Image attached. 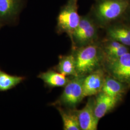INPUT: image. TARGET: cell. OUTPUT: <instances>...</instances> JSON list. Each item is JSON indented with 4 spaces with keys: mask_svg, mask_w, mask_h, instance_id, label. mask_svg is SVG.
Instances as JSON below:
<instances>
[{
    "mask_svg": "<svg viewBox=\"0 0 130 130\" xmlns=\"http://www.w3.org/2000/svg\"><path fill=\"white\" fill-rule=\"evenodd\" d=\"M85 76L73 77L64 86L65 88L59 98L54 105L75 109L84 99L83 83Z\"/></svg>",
    "mask_w": 130,
    "mask_h": 130,
    "instance_id": "5",
    "label": "cell"
},
{
    "mask_svg": "<svg viewBox=\"0 0 130 130\" xmlns=\"http://www.w3.org/2000/svg\"><path fill=\"white\" fill-rule=\"evenodd\" d=\"M74 49L78 75L86 76L99 68L102 63L103 51L96 42Z\"/></svg>",
    "mask_w": 130,
    "mask_h": 130,
    "instance_id": "1",
    "label": "cell"
},
{
    "mask_svg": "<svg viewBox=\"0 0 130 130\" xmlns=\"http://www.w3.org/2000/svg\"><path fill=\"white\" fill-rule=\"evenodd\" d=\"M106 69L111 76L125 84H130V53L115 58H106Z\"/></svg>",
    "mask_w": 130,
    "mask_h": 130,
    "instance_id": "6",
    "label": "cell"
},
{
    "mask_svg": "<svg viewBox=\"0 0 130 130\" xmlns=\"http://www.w3.org/2000/svg\"><path fill=\"white\" fill-rule=\"evenodd\" d=\"M94 101L90 98L84 108L80 110H76L80 130H96L99 121L94 114Z\"/></svg>",
    "mask_w": 130,
    "mask_h": 130,
    "instance_id": "9",
    "label": "cell"
},
{
    "mask_svg": "<svg viewBox=\"0 0 130 130\" xmlns=\"http://www.w3.org/2000/svg\"><path fill=\"white\" fill-rule=\"evenodd\" d=\"M121 98L113 97L102 92L97 94L94 101V114L98 121L116 106Z\"/></svg>",
    "mask_w": 130,
    "mask_h": 130,
    "instance_id": "10",
    "label": "cell"
},
{
    "mask_svg": "<svg viewBox=\"0 0 130 130\" xmlns=\"http://www.w3.org/2000/svg\"><path fill=\"white\" fill-rule=\"evenodd\" d=\"M128 46L123 44L119 47L112 49H104V54L106 56V58H115L123 55L129 52Z\"/></svg>",
    "mask_w": 130,
    "mask_h": 130,
    "instance_id": "17",
    "label": "cell"
},
{
    "mask_svg": "<svg viewBox=\"0 0 130 130\" xmlns=\"http://www.w3.org/2000/svg\"><path fill=\"white\" fill-rule=\"evenodd\" d=\"M2 26H2V25H1V24H0V28L2 27Z\"/></svg>",
    "mask_w": 130,
    "mask_h": 130,
    "instance_id": "18",
    "label": "cell"
},
{
    "mask_svg": "<svg viewBox=\"0 0 130 130\" xmlns=\"http://www.w3.org/2000/svg\"><path fill=\"white\" fill-rule=\"evenodd\" d=\"M105 75L99 68L85 76L83 83L84 98L96 95L102 91Z\"/></svg>",
    "mask_w": 130,
    "mask_h": 130,
    "instance_id": "8",
    "label": "cell"
},
{
    "mask_svg": "<svg viewBox=\"0 0 130 130\" xmlns=\"http://www.w3.org/2000/svg\"><path fill=\"white\" fill-rule=\"evenodd\" d=\"M98 36L96 22L91 15L80 16L79 25L71 39L73 49L96 42Z\"/></svg>",
    "mask_w": 130,
    "mask_h": 130,
    "instance_id": "4",
    "label": "cell"
},
{
    "mask_svg": "<svg viewBox=\"0 0 130 130\" xmlns=\"http://www.w3.org/2000/svg\"><path fill=\"white\" fill-rule=\"evenodd\" d=\"M78 1L68 0L61 8L57 18L56 32L58 34L66 33L70 39L80 19L78 12Z\"/></svg>",
    "mask_w": 130,
    "mask_h": 130,
    "instance_id": "3",
    "label": "cell"
},
{
    "mask_svg": "<svg viewBox=\"0 0 130 130\" xmlns=\"http://www.w3.org/2000/svg\"><path fill=\"white\" fill-rule=\"evenodd\" d=\"M125 84L111 76L105 77L101 92L113 96L121 98L126 90Z\"/></svg>",
    "mask_w": 130,
    "mask_h": 130,
    "instance_id": "14",
    "label": "cell"
},
{
    "mask_svg": "<svg viewBox=\"0 0 130 130\" xmlns=\"http://www.w3.org/2000/svg\"><path fill=\"white\" fill-rule=\"evenodd\" d=\"M38 77L42 80L45 85L50 88L64 87L70 80L66 76L56 70H49L46 72H41Z\"/></svg>",
    "mask_w": 130,
    "mask_h": 130,
    "instance_id": "12",
    "label": "cell"
},
{
    "mask_svg": "<svg viewBox=\"0 0 130 130\" xmlns=\"http://www.w3.org/2000/svg\"><path fill=\"white\" fill-rule=\"evenodd\" d=\"M129 5V0H98L92 9L93 19L106 26L121 17Z\"/></svg>",
    "mask_w": 130,
    "mask_h": 130,
    "instance_id": "2",
    "label": "cell"
},
{
    "mask_svg": "<svg viewBox=\"0 0 130 130\" xmlns=\"http://www.w3.org/2000/svg\"><path fill=\"white\" fill-rule=\"evenodd\" d=\"M55 70L65 76H77L76 62L74 55L59 56V62L56 65Z\"/></svg>",
    "mask_w": 130,
    "mask_h": 130,
    "instance_id": "15",
    "label": "cell"
},
{
    "mask_svg": "<svg viewBox=\"0 0 130 130\" xmlns=\"http://www.w3.org/2000/svg\"><path fill=\"white\" fill-rule=\"evenodd\" d=\"M23 0H0V24L14 23L21 12Z\"/></svg>",
    "mask_w": 130,
    "mask_h": 130,
    "instance_id": "7",
    "label": "cell"
},
{
    "mask_svg": "<svg viewBox=\"0 0 130 130\" xmlns=\"http://www.w3.org/2000/svg\"><path fill=\"white\" fill-rule=\"evenodd\" d=\"M107 35L109 39L130 46V27L125 25H114L107 29Z\"/></svg>",
    "mask_w": 130,
    "mask_h": 130,
    "instance_id": "11",
    "label": "cell"
},
{
    "mask_svg": "<svg viewBox=\"0 0 130 130\" xmlns=\"http://www.w3.org/2000/svg\"><path fill=\"white\" fill-rule=\"evenodd\" d=\"M25 79L23 77L11 75L0 70V91H6L13 88Z\"/></svg>",
    "mask_w": 130,
    "mask_h": 130,
    "instance_id": "16",
    "label": "cell"
},
{
    "mask_svg": "<svg viewBox=\"0 0 130 130\" xmlns=\"http://www.w3.org/2000/svg\"><path fill=\"white\" fill-rule=\"evenodd\" d=\"M56 108L62 118L64 130H80L76 109L64 108L60 106H57Z\"/></svg>",
    "mask_w": 130,
    "mask_h": 130,
    "instance_id": "13",
    "label": "cell"
}]
</instances>
